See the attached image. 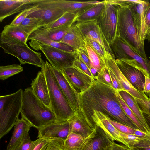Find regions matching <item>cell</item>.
<instances>
[{"label":"cell","instance_id":"6da1fadb","mask_svg":"<svg viewBox=\"0 0 150 150\" xmlns=\"http://www.w3.org/2000/svg\"><path fill=\"white\" fill-rule=\"evenodd\" d=\"M117 92L112 87L94 79L86 90L79 93L80 105L77 111L91 129L94 130L96 127L90 117L93 110L107 115L119 123L138 129L124 112L118 100Z\"/></svg>","mask_w":150,"mask_h":150},{"label":"cell","instance_id":"7a4b0ae2","mask_svg":"<svg viewBox=\"0 0 150 150\" xmlns=\"http://www.w3.org/2000/svg\"><path fill=\"white\" fill-rule=\"evenodd\" d=\"M20 113L22 118L38 130L57 121L50 108L37 97L30 87L23 91Z\"/></svg>","mask_w":150,"mask_h":150},{"label":"cell","instance_id":"3957f363","mask_svg":"<svg viewBox=\"0 0 150 150\" xmlns=\"http://www.w3.org/2000/svg\"><path fill=\"white\" fill-rule=\"evenodd\" d=\"M41 70L44 73L48 87L50 108L57 121L68 120L75 114L62 92L53 72L52 65L46 61Z\"/></svg>","mask_w":150,"mask_h":150},{"label":"cell","instance_id":"277c9868","mask_svg":"<svg viewBox=\"0 0 150 150\" xmlns=\"http://www.w3.org/2000/svg\"><path fill=\"white\" fill-rule=\"evenodd\" d=\"M23 91L20 89L10 94L0 96V139L7 134L19 120Z\"/></svg>","mask_w":150,"mask_h":150},{"label":"cell","instance_id":"5b68a950","mask_svg":"<svg viewBox=\"0 0 150 150\" xmlns=\"http://www.w3.org/2000/svg\"><path fill=\"white\" fill-rule=\"evenodd\" d=\"M117 37L125 41L142 58L148 59L144 48L141 45L138 31L129 8L119 6L117 12Z\"/></svg>","mask_w":150,"mask_h":150},{"label":"cell","instance_id":"8992f818","mask_svg":"<svg viewBox=\"0 0 150 150\" xmlns=\"http://www.w3.org/2000/svg\"><path fill=\"white\" fill-rule=\"evenodd\" d=\"M29 43L33 49L42 51L52 66L61 71L72 67L77 56V52L65 51L33 40H31Z\"/></svg>","mask_w":150,"mask_h":150},{"label":"cell","instance_id":"52a82bcc","mask_svg":"<svg viewBox=\"0 0 150 150\" xmlns=\"http://www.w3.org/2000/svg\"><path fill=\"white\" fill-rule=\"evenodd\" d=\"M104 1V8L97 22L110 46L116 37L117 12L119 6L108 0Z\"/></svg>","mask_w":150,"mask_h":150},{"label":"cell","instance_id":"ba28073f","mask_svg":"<svg viewBox=\"0 0 150 150\" xmlns=\"http://www.w3.org/2000/svg\"><path fill=\"white\" fill-rule=\"evenodd\" d=\"M0 46L5 53L17 58L20 65L28 64L42 68L45 62L41 57V53L31 49L28 46L11 45L0 42Z\"/></svg>","mask_w":150,"mask_h":150},{"label":"cell","instance_id":"9c48e42d","mask_svg":"<svg viewBox=\"0 0 150 150\" xmlns=\"http://www.w3.org/2000/svg\"><path fill=\"white\" fill-rule=\"evenodd\" d=\"M33 3L38 5V8L28 17L40 19L43 27L55 21L64 13L53 0H33Z\"/></svg>","mask_w":150,"mask_h":150},{"label":"cell","instance_id":"30bf717a","mask_svg":"<svg viewBox=\"0 0 150 150\" xmlns=\"http://www.w3.org/2000/svg\"><path fill=\"white\" fill-rule=\"evenodd\" d=\"M115 59L122 61L132 59H135L147 71L150 78V59L141 57L125 41L117 37L110 46Z\"/></svg>","mask_w":150,"mask_h":150},{"label":"cell","instance_id":"8fae6325","mask_svg":"<svg viewBox=\"0 0 150 150\" xmlns=\"http://www.w3.org/2000/svg\"><path fill=\"white\" fill-rule=\"evenodd\" d=\"M74 24L79 28L85 39L89 38L96 41L115 59L110 45L98 24L97 21L83 22L76 21Z\"/></svg>","mask_w":150,"mask_h":150},{"label":"cell","instance_id":"7c38bea8","mask_svg":"<svg viewBox=\"0 0 150 150\" xmlns=\"http://www.w3.org/2000/svg\"><path fill=\"white\" fill-rule=\"evenodd\" d=\"M115 59L108 54L105 58L106 66L113 73L124 91L129 93L134 98L148 100L149 98L144 92L135 88L124 75L115 62Z\"/></svg>","mask_w":150,"mask_h":150},{"label":"cell","instance_id":"4fadbf2b","mask_svg":"<svg viewBox=\"0 0 150 150\" xmlns=\"http://www.w3.org/2000/svg\"><path fill=\"white\" fill-rule=\"evenodd\" d=\"M90 117L94 126L96 127L97 125L100 127L112 140L117 141L127 146L126 143L120 137V132L110 122L109 119L110 117L108 115L93 110L90 115Z\"/></svg>","mask_w":150,"mask_h":150},{"label":"cell","instance_id":"5bb4252c","mask_svg":"<svg viewBox=\"0 0 150 150\" xmlns=\"http://www.w3.org/2000/svg\"><path fill=\"white\" fill-rule=\"evenodd\" d=\"M29 35L20 26L9 24L5 25L0 34V42L11 45L27 46Z\"/></svg>","mask_w":150,"mask_h":150},{"label":"cell","instance_id":"9a60e30c","mask_svg":"<svg viewBox=\"0 0 150 150\" xmlns=\"http://www.w3.org/2000/svg\"><path fill=\"white\" fill-rule=\"evenodd\" d=\"M53 72L70 106L75 113L79 108V93L61 71L52 66Z\"/></svg>","mask_w":150,"mask_h":150},{"label":"cell","instance_id":"2e32d148","mask_svg":"<svg viewBox=\"0 0 150 150\" xmlns=\"http://www.w3.org/2000/svg\"><path fill=\"white\" fill-rule=\"evenodd\" d=\"M38 130V138H43L49 141L56 139L65 140L69 133V120L56 121Z\"/></svg>","mask_w":150,"mask_h":150},{"label":"cell","instance_id":"e0dca14e","mask_svg":"<svg viewBox=\"0 0 150 150\" xmlns=\"http://www.w3.org/2000/svg\"><path fill=\"white\" fill-rule=\"evenodd\" d=\"M62 71L68 81L79 93L86 90L90 86L93 80L88 76L73 66L66 68Z\"/></svg>","mask_w":150,"mask_h":150},{"label":"cell","instance_id":"ac0fdd59","mask_svg":"<svg viewBox=\"0 0 150 150\" xmlns=\"http://www.w3.org/2000/svg\"><path fill=\"white\" fill-rule=\"evenodd\" d=\"M149 1L136 4L128 8L130 9L137 28L142 47L144 48V41L146 38L145 16L146 10Z\"/></svg>","mask_w":150,"mask_h":150},{"label":"cell","instance_id":"d6986e66","mask_svg":"<svg viewBox=\"0 0 150 150\" xmlns=\"http://www.w3.org/2000/svg\"><path fill=\"white\" fill-rule=\"evenodd\" d=\"M115 62L124 75L137 90L143 92L145 76L139 70L123 61L115 59Z\"/></svg>","mask_w":150,"mask_h":150},{"label":"cell","instance_id":"ffe728a7","mask_svg":"<svg viewBox=\"0 0 150 150\" xmlns=\"http://www.w3.org/2000/svg\"><path fill=\"white\" fill-rule=\"evenodd\" d=\"M33 2V0H0V22L6 17L29 7Z\"/></svg>","mask_w":150,"mask_h":150},{"label":"cell","instance_id":"44dd1931","mask_svg":"<svg viewBox=\"0 0 150 150\" xmlns=\"http://www.w3.org/2000/svg\"><path fill=\"white\" fill-rule=\"evenodd\" d=\"M31 88L37 97L50 107V102L48 87L45 74L41 70L36 77L32 80Z\"/></svg>","mask_w":150,"mask_h":150},{"label":"cell","instance_id":"7402d4cb","mask_svg":"<svg viewBox=\"0 0 150 150\" xmlns=\"http://www.w3.org/2000/svg\"><path fill=\"white\" fill-rule=\"evenodd\" d=\"M53 0L57 6L62 10L64 13H69L78 16L99 1L97 0L85 1Z\"/></svg>","mask_w":150,"mask_h":150},{"label":"cell","instance_id":"603a6c76","mask_svg":"<svg viewBox=\"0 0 150 150\" xmlns=\"http://www.w3.org/2000/svg\"><path fill=\"white\" fill-rule=\"evenodd\" d=\"M29 40H33L41 44L68 52H76L77 51L68 45L53 40L48 36L46 30L42 28L37 30L30 34L28 38Z\"/></svg>","mask_w":150,"mask_h":150},{"label":"cell","instance_id":"cb8c5ba5","mask_svg":"<svg viewBox=\"0 0 150 150\" xmlns=\"http://www.w3.org/2000/svg\"><path fill=\"white\" fill-rule=\"evenodd\" d=\"M31 127L30 124L23 118L19 119L14 126L12 135L6 150H15L18 148Z\"/></svg>","mask_w":150,"mask_h":150},{"label":"cell","instance_id":"d4e9b609","mask_svg":"<svg viewBox=\"0 0 150 150\" xmlns=\"http://www.w3.org/2000/svg\"><path fill=\"white\" fill-rule=\"evenodd\" d=\"M60 42L71 46L77 51L86 48L85 39L74 23L71 27Z\"/></svg>","mask_w":150,"mask_h":150},{"label":"cell","instance_id":"484cf974","mask_svg":"<svg viewBox=\"0 0 150 150\" xmlns=\"http://www.w3.org/2000/svg\"><path fill=\"white\" fill-rule=\"evenodd\" d=\"M113 141L104 131L97 125L95 129L93 138L83 150H104L110 146Z\"/></svg>","mask_w":150,"mask_h":150},{"label":"cell","instance_id":"4316f807","mask_svg":"<svg viewBox=\"0 0 150 150\" xmlns=\"http://www.w3.org/2000/svg\"><path fill=\"white\" fill-rule=\"evenodd\" d=\"M95 134L93 133L87 137H83L72 132H69L64 140L65 150H83L90 143Z\"/></svg>","mask_w":150,"mask_h":150},{"label":"cell","instance_id":"83f0119b","mask_svg":"<svg viewBox=\"0 0 150 150\" xmlns=\"http://www.w3.org/2000/svg\"><path fill=\"white\" fill-rule=\"evenodd\" d=\"M69 133L79 135L83 137H87L93 132L86 125L77 111L69 120Z\"/></svg>","mask_w":150,"mask_h":150},{"label":"cell","instance_id":"f1b7e54d","mask_svg":"<svg viewBox=\"0 0 150 150\" xmlns=\"http://www.w3.org/2000/svg\"><path fill=\"white\" fill-rule=\"evenodd\" d=\"M118 94L137 117L149 134L150 130L141 112L134 97L125 91L117 92Z\"/></svg>","mask_w":150,"mask_h":150},{"label":"cell","instance_id":"f546056e","mask_svg":"<svg viewBox=\"0 0 150 150\" xmlns=\"http://www.w3.org/2000/svg\"><path fill=\"white\" fill-rule=\"evenodd\" d=\"M105 5L104 0L99 1L78 16L76 21L83 22L97 21L104 9Z\"/></svg>","mask_w":150,"mask_h":150},{"label":"cell","instance_id":"4dcf8cb0","mask_svg":"<svg viewBox=\"0 0 150 150\" xmlns=\"http://www.w3.org/2000/svg\"><path fill=\"white\" fill-rule=\"evenodd\" d=\"M85 47L89 58L91 69H95L98 74H100L104 69L107 67L106 63L101 59L93 48L86 41Z\"/></svg>","mask_w":150,"mask_h":150},{"label":"cell","instance_id":"1f68e13d","mask_svg":"<svg viewBox=\"0 0 150 150\" xmlns=\"http://www.w3.org/2000/svg\"><path fill=\"white\" fill-rule=\"evenodd\" d=\"M20 27L29 36L37 30L43 27L40 19L27 17L21 23Z\"/></svg>","mask_w":150,"mask_h":150},{"label":"cell","instance_id":"d6a6232c","mask_svg":"<svg viewBox=\"0 0 150 150\" xmlns=\"http://www.w3.org/2000/svg\"><path fill=\"white\" fill-rule=\"evenodd\" d=\"M78 16L77 15L73 13H65L55 21L42 28L49 29L64 25L73 24L76 22Z\"/></svg>","mask_w":150,"mask_h":150},{"label":"cell","instance_id":"836d02e7","mask_svg":"<svg viewBox=\"0 0 150 150\" xmlns=\"http://www.w3.org/2000/svg\"><path fill=\"white\" fill-rule=\"evenodd\" d=\"M73 24L66 25L45 30L48 36L52 40L60 42Z\"/></svg>","mask_w":150,"mask_h":150},{"label":"cell","instance_id":"e575fe53","mask_svg":"<svg viewBox=\"0 0 150 150\" xmlns=\"http://www.w3.org/2000/svg\"><path fill=\"white\" fill-rule=\"evenodd\" d=\"M23 71V68L20 65L13 64L0 66V79L4 80Z\"/></svg>","mask_w":150,"mask_h":150},{"label":"cell","instance_id":"d590c367","mask_svg":"<svg viewBox=\"0 0 150 150\" xmlns=\"http://www.w3.org/2000/svg\"><path fill=\"white\" fill-rule=\"evenodd\" d=\"M117 97L119 103L124 112L128 117L137 127L138 129L149 134L145 129L142 125L135 115L119 95L117 92Z\"/></svg>","mask_w":150,"mask_h":150},{"label":"cell","instance_id":"8d00e7d4","mask_svg":"<svg viewBox=\"0 0 150 150\" xmlns=\"http://www.w3.org/2000/svg\"><path fill=\"white\" fill-rule=\"evenodd\" d=\"M33 5H31L29 7L26 8L17 15L10 24L13 25L19 26L29 14L38 8V5L37 4L33 3Z\"/></svg>","mask_w":150,"mask_h":150},{"label":"cell","instance_id":"74e56055","mask_svg":"<svg viewBox=\"0 0 150 150\" xmlns=\"http://www.w3.org/2000/svg\"><path fill=\"white\" fill-rule=\"evenodd\" d=\"M85 40L93 48L101 59L106 63L105 58L109 54L101 45L96 41L89 38L85 39Z\"/></svg>","mask_w":150,"mask_h":150},{"label":"cell","instance_id":"f35d334b","mask_svg":"<svg viewBox=\"0 0 150 150\" xmlns=\"http://www.w3.org/2000/svg\"><path fill=\"white\" fill-rule=\"evenodd\" d=\"M95 79L99 82L112 87V81L110 71L107 66L98 74Z\"/></svg>","mask_w":150,"mask_h":150},{"label":"cell","instance_id":"ab89813d","mask_svg":"<svg viewBox=\"0 0 150 150\" xmlns=\"http://www.w3.org/2000/svg\"><path fill=\"white\" fill-rule=\"evenodd\" d=\"M72 66L79 71L87 74L92 79H94V77L92 74L91 71L84 62L78 57V55L74 61Z\"/></svg>","mask_w":150,"mask_h":150},{"label":"cell","instance_id":"60d3db41","mask_svg":"<svg viewBox=\"0 0 150 150\" xmlns=\"http://www.w3.org/2000/svg\"><path fill=\"white\" fill-rule=\"evenodd\" d=\"M109 120L110 122L120 132L126 134H134L136 129L112 120L110 118Z\"/></svg>","mask_w":150,"mask_h":150},{"label":"cell","instance_id":"b9f144b4","mask_svg":"<svg viewBox=\"0 0 150 150\" xmlns=\"http://www.w3.org/2000/svg\"><path fill=\"white\" fill-rule=\"evenodd\" d=\"M46 150H65L64 140L62 139L50 140Z\"/></svg>","mask_w":150,"mask_h":150},{"label":"cell","instance_id":"7bdbcfd3","mask_svg":"<svg viewBox=\"0 0 150 150\" xmlns=\"http://www.w3.org/2000/svg\"><path fill=\"white\" fill-rule=\"evenodd\" d=\"M132 150H150V142L147 138L134 143L130 148Z\"/></svg>","mask_w":150,"mask_h":150},{"label":"cell","instance_id":"ee69618b","mask_svg":"<svg viewBox=\"0 0 150 150\" xmlns=\"http://www.w3.org/2000/svg\"><path fill=\"white\" fill-rule=\"evenodd\" d=\"M49 141L45 139L39 138L33 141L29 150H46Z\"/></svg>","mask_w":150,"mask_h":150},{"label":"cell","instance_id":"f6af8a7d","mask_svg":"<svg viewBox=\"0 0 150 150\" xmlns=\"http://www.w3.org/2000/svg\"><path fill=\"white\" fill-rule=\"evenodd\" d=\"M121 138L125 142L127 146L130 148L134 143L139 140L145 139L140 137L134 134H126L120 132Z\"/></svg>","mask_w":150,"mask_h":150},{"label":"cell","instance_id":"bcb514c9","mask_svg":"<svg viewBox=\"0 0 150 150\" xmlns=\"http://www.w3.org/2000/svg\"><path fill=\"white\" fill-rule=\"evenodd\" d=\"M110 2L117 5L121 7L128 8L136 4L144 2L145 0H108Z\"/></svg>","mask_w":150,"mask_h":150},{"label":"cell","instance_id":"7dc6e473","mask_svg":"<svg viewBox=\"0 0 150 150\" xmlns=\"http://www.w3.org/2000/svg\"><path fill=\"white\" fill-rule=\"evenodd\" d=\"M134 98L142 113L150 116V101Z\"/></svg>","mask_w":150,"mask_h":150},{"label":"cell","instance_id":"c3c4849f","mask_svg":"<svg viewBox=\"0 0 150 150\" xmlns=\"http://www.w3.org/2000/svg\"><path fill=\"white\" fill-rule=\"evenodd\" d=\"M33 141L30 137L29 132H28L18 147L15 150H29L31 147Z\"/></svg>","mask_w":150,"mask_h":150},{"label":"cell","instance_id":"681fc988","mask_svg":"<svg viewBox=\"0 0 150 150\" xmlns=\"http://www.w3.org/2000/svg\"><path fill=\"white\" fill-rule=\"evenodd\" d=\"M77 53L78 57L84 62L91 71L90 61L86 49L77 51Z\"/></svg>","mask_w":150,"mask_h":150},{"label":"cell","instance_id":"f907efd6","mask_svg":"<svg viewBox=\"0 0 150 150\" xmlns=\"http://www.w3.org/2000/svg\"><path fill=\"white\" fill-rule=\"evenodd\" d=\"M145 33L146 37L150 34V3L148 4L145 13Z\"/></svg>","mask_w":150,"mask_h":150},{"label":"cell","instance_id":"816d5d0a","mask_svg":"<svg viewBox=\"0 0 150 150\" xmlns=\"http://www.w3.org/2000/svg\"><path fill=\"white\" fill-rule=\"evenodd\" d=\"M110 71L112 81V87L117 92L123 91L114 74L110 70Z\"/></svg>","mask_w":150,"mask_h":150},{"label":"cell","instance_id":"f5cc1de1","mask_svg":"<svg viewBox=\"0 0 150 150\" xmlns=\"http://www.w3.org/2000/svg\"><path fill=\"white\" fill-rule=\"evenodd\" d=\"M145 81L144 86L143 92L146 95L150 96V78L149 77L145 76Z\"/></svg>","mask_w":150,"mask_h":150},{"label":"cell","instance_id":"db71d44e","mask_svg":"<svg viewBox=\"0 0 150 150\" xmlns=\"http://www.w3.org/2000/svg\"><path fill=\"white\" fill-rule=\"evenodd\" d=\"M112 150H132L127 146L119 144L113 141L111 146Z\"/></svg>","mask_w":150,"mask_h":150},{"label":"cell","instance_id":"11a10c76","mask_svg":"<svg viewBox=\"0 0 150 150\" xmlns=\"http://www.w3.org/2000/svg\"><path fill=\"white\" fill-rule=\"evenodd\" d=\"M134 134L140 137L146 138L147 136L149 134L138 129H135Z\"/></svg>","mask_w":150,"mask_h":150},{"label":"cell","instance_id":"9f6ffc18","mask_svg":"<svg viewBox=\"0 0 150 150\" xmlns=\"http://www.w3.org/2000/svg\"><path fill=\"white\" fill-rule=\"evenodd\" d=\"M143 115L146 122L150 130V116H149L144 114H143Z\"/></svg>","mask_w":150,"mask_h":150},{"label":"cell","instance_id":"6f0895ef","mask_svg":"<svg viewBox=\"0 0 150 150\" xmlns=\"http://www.w3.org/2000/svg\"><path fill=\"white\" fill-rule=\"evenodd\" d=\"M145 40H147L148 42H150V34L146 37Z\"/></svg>","mask_w":150,"mask_h":150},{"label":"cell","instance_id":"680465c9","mask_svg":"<svg viewBox=\"0 0 150 150\" xmlns=\"http://www.w3.org/2000/svg\"><path fill=\"white\" fill-rule=\"evenodd\" d=\"M104 150H112L111 149V146L105 149Z\"/></svg>","mask_w":150,"mask_h":150},{"label":"cell","instance_id":"91938a15","mask_svg":"<svg viewBox=\"0 0 150 150\" xmlns=\"http://www.w3.org/2000/svg\"><path fill=\"white\" fill-rule=\"evenodd\" d=\"M146 138L150 142V134H149L147 136Z\"/></svg>","mask_w":150,"mask_h":150},{"label":"cell","instance_id":"94428289","mask_svg":"<svg viewBox=\"0 0 150 150\" xmlns=\"http://www.w3.org/2000/svg\"><path fill=\"white\" fill-rule=\"evenodd\" d=\"M148 100L150 101V97H149V98Z\"/></svg>","mask_w":150,"mask_h":150}]
</instances>
